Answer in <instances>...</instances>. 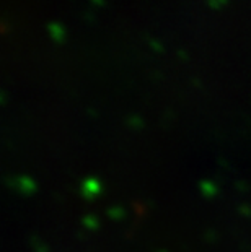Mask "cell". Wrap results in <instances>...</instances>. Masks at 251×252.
Listing matches in <instances>:
<instances>
[]
</instances>
